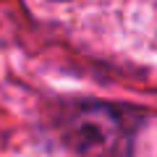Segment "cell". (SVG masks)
<instances>
[{"mask_svg":"<svg viewBox=\"0 0 157 157\" xmlns=\"http://www.w3.org/2000/svg\"><path fill=\"white\" fill-rule=\"evenodd\" d=\"M66 136L73 149L89 157H123L128 152V123L121 110L102 102H86L71 110Z\"/></svg>","mask_w":157,"mask_h":157,"instance_id":"1","label":"cell"},{"mask_svg":"<svg viewBox=\"0 0 157 157\" xmlns=\"http://www.w3.org/2000/svg\"><path fill=\"white\" fill-rule=\"evenodd\" d=\"M60 3H66V0H60Z\"/></svg>","mask_w":157,"mask_h":157,"instance_id":"2","label":"cell"}]
</instances>
